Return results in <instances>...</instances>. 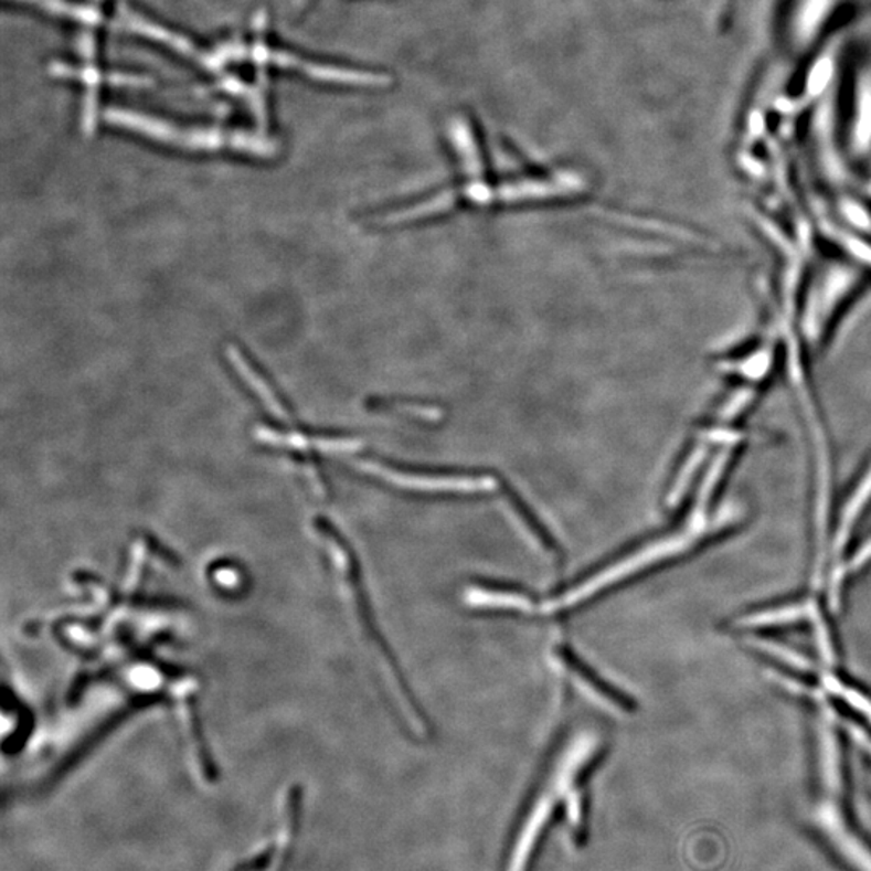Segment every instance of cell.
Returning <instances> with one entry per match:
<instances>
[{
    "label": "cell",
    "instance_id": "6da1fadb",
    "mask_svg": "<svg viewBox=\"0 0 871 871\" xmlns=\"http://www.w3.org/2000/svg\"><path fill=\"white\" fill-rule=\"evenodd\" d=\"M107 120L110 124L129 128L131 131L141 132V135L156 139V141L187 147V149H234L241 150V152L254 153V156H270V153H275V146L261 138H252V136L240 135V132L216 131V129H189V131H184L183 128H178V126L167 124V121L135 114V111L121 110V108L108 110Z\"/></svg>",
    "mask_w": 871,
    "mask_h": 871
},
{
    "label": "cell",
    "instance_id": "7a4b0ae2",
    "mask_svg": "<svg viewBox=\"0 0 871 871\" xmlns=\"http://www.w3.org/2000/svg\"><path fill=\"white\" fill-rule=\"evenodd\" d=\"M360 468L395 488L415 492H450V495H479L498 488L491 477H470V475L428 474V471L399 470L376 461H360Z\"/></svg>",
    "mask_w": 871,
    "mask_h": 871
},
{
    "label": "cell",
    "instance_id": "3957f363",
    "mask_svg": "<svg viewBox=\"0 0 871 871\" xmlns=\"http://www.w3.org/2000/svg\"><path fill=\"white\" fill-rule=\"evenodd\" d=\"M273 61L285 66H296L311 78L320 82L348 84V86L383 87L391 83V76L383 73L360 72V70L336 68V66L317 65V63L300 62L294 55L278 54Z\"/></svg>",
    "mask_w": 871,
    "mask_h": 871
},
{
    "label": "cell",
    "instance_id": "277c9868",
    "mask_svg": "<svg viewBox=\"0 0 871 871\" xmlns=\"http://www.w3.org/2000/svg\"><path fill=\"white\" fill-rule=\"evenodd\" d=\"M559 656H561L563 665L575 675L580 684L586 689V692L594 695L597 701L604 702V704L608 707H614V709H620V712H629L633 705L631 701H629L626 695H623L622 692H618L617 689L605 683L599 675L594 673V671L591 670L583 660H580L572 650L562 649Z\"/></svg>",
    "mask_w": 871,
    "mask_h": 871
},
{
    "label": "cell",
    "instance_id": "5b68a950",
    "mask_svg": "<svg viewBox=\"0 0 871 871\" xmlns=\"http://www.w3.org/2000/svg\"><path fill=\"white\" fill-rule=\"evenodd\" d=\"M226 357H229L231 365L236 369L237 374L249 384L252 393L261 399L262 404H264L276 418L288 419V408L285 407L278 394L272 390L270 384L264 380V376L255 372L254 367L251 365L249 360L244 357V353L241 352L236 346H229V349H226Z\"/></svg>",
    "mask_w": 871,
    "mask_h": 871
},
{
    "label": "cell",
    "instance_id": "8992f818",
    "mask_svg": "<svg viewBox=\"0 0 871 871\" xmlns=\"http://www.w3.org/2000/svg\"><path fill=\"white\" fill-rule=\"evenodd\" d=\"M465 601L475 608L523 612V614H530L534 607L531 597L507 587L474 586L465 593Z\"/></svg>",
    "mask_w": 871,
    "mask_h": 871
},
{
    "label": "cell",
    "instance_id": "52a82bcc",
    "mask_svg": "<svg viewBox=\"0 0 871 871\" xmlns=\"http://www.w3.org/2000/svg\"><path fill=\"white\" fill-rule=\"evenodd\" d=\"M449 136L465 174L471 180H481L485 174V163L470 124L464 118H456L449 126Z\"/></svg>",
    "mask_w": 871,
    "mask_h": 871
},
{
    "label": "cell",
    "instance_id": "ba28073f",
    "mask_svg": "<svg viewBox=\"0 0 871 871\" xmlns=\"http://www.w3.org/2000/svg\"><path fill=\"white\" fill-rule=\"evenodd\" d=\"M257 436L264 443L275 444V446H289L294 449H309V447H317V449L325 450V453H346V450L357 449L362 446L359 440L351 439H327V437H309L300 435V433H279L275 429L258 428Z\"/></svg>",
    "mask_w": 871,
    "mask_h": 871
},
{
    "label": "cell",
    "instance_id": "9c48e42d",
    "mask_svg": "<svg viewBox=\"0 0 871 871\" xmlns=\"http://www.w3.org/2000/svg\"><path fill=\"white\" fill-rule=\"evenodd\" d=\"M871 498V470L869 477L865 478V481L859 486L857 489L856 495L852 496V499L849 500L848 506H846L845 512H842L841 523H839L838 533H836L835 538V551H842L845 545L848 544L849 537H851V530L853 524H856L857 519H859L860 512H862L863 506H865L867 500Z\"/></svg>",
    "mask_w": 871,
    "mask_h": 871
},
{
    "label": "cell",
    "instance_id": "30bf717a",
    "mask_svg": "<svg viewBox=\"0 0 871 871\" xmlns=\"http://www.w3.org/2000/svg\"><path fill=\"white\" fill-rule=\"evenodd\" d=\"M831 0H806L797 17L796 30L799 41H810L830 12Z\"/></svg>",
    "mask_w": 871,
    "mask_h": 871
},
{
    "label": "cell",
    "instance_id": "8fae6325",
    "mask_svg": "<svg viewBox=\"0 0 871 871\" xmlns=\"http://www.w3.org/2000/svg\"><path fill=\"white\" fill-rule=\"evenodd\" d=\"M811 614L810 605L797 604L788 607L776 608V610L762 612V614L751 615L743 620L747 626L779 625V623H790L809 617Z\"/></svg>",
    "mask_w": 871,
    "mask_h": 871
},
{
    "label": "cell",
    "instance_id": "7c38bea8",
    "mask_svg": "<svg viewBox=\"0 0 871 871\" xmlns=\"http://www.w3.org/2000/svg\"><path fill=\"white\" fill-rule=\"evenodd\" d=\"M510 506L513 507L516 510L517 516L520 517V520L523 521L524 527L530 528L531 534L540 541V544L544 549H557V542L552 540L551 534L545 531L544 524H541L540 521L537 520V516L524 506L523 500L519 498V496L510 495ZM528 530V531H530Z\"/></svg>",
    "mask_w": 871,
    "mask_h": 871
}]
</instances>
